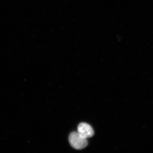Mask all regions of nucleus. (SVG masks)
I'll use <instances>...</instances> for the list:
<instances>
[{"label":"nucleus","instance_id":"f257e3e1","mask_svg":"<svg viewBox=\"0 0 153 153\" xmlns=\"http://www.w3.org/2000/svg\"><path fill=\"white\" fill-rule=\"evenodd\" d=\"M68 139L71 146L76 150L82 149L88 145L87 139L80 136L77 132L71 133Z\"/></svg>","mask_w":153,"mask_h":153},{"label":"nucleus","instance_id":"f03ea898","mask_svg":"<svg viewBox=\"0 0 153 153\" xmlns=\"http://www.w3.org/2000/svg\"><path fill=\"white\" fill-rule=\"evenodd\" d=\"M77 133L84 138L87 139L91 137L94 134L93 128L88 124L82 123L79 124L77 127Z\"/></svg>","mask_w":153,"mask_h":153}]
</instances>
